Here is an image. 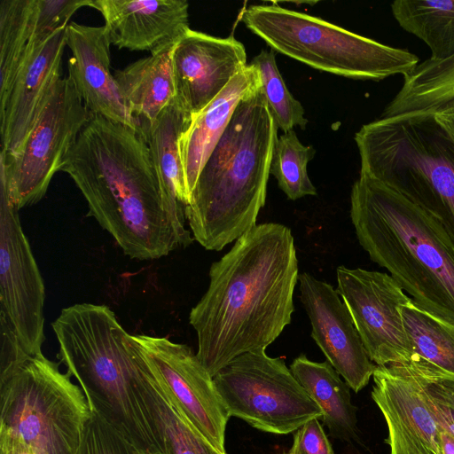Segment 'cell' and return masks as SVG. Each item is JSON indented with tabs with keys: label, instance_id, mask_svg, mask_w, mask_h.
Here are the masks:
<instances>
[{
	"label": "cell",
	"instance_id": "cell-22",
	"mask_svg": "<svg viewBox=\"0 0 454 454\" xmlns=\"http://www.w3.org/2000/svg\"><path fill=\"white\" fill-rule=\"evenodd\" d=\"M290 370L320 407L321 419L330 434L345 442L356 439L357 409L351 401V388L331 364L328 361L314 362L301 354L292 362Z\"/></svg>",
	"mask_w": 454,
	"mask_h": 454
},
{
	"label": "cell",
	"instance_id": "cell-39",
	"mask_svg": "<svg viewBox=\"0 0 454 454\" xmlns=\"http://www.w3.org/2000/svg\"><path fill=\"white\" fill-rule=\"evenodd\" d=\"M283 454H304L295 435H294V441L290 450Z\"/></svg>",
	"mask_w": 454,
	"mask_h": 454
},
{
	"label": "cell",
	"instance_id": "cell-5",
	"mask_svg": "<svg viewBox=\"0 0 454 454\" xmlns=\"http://www.w3.org/2000/svg\"><path fill=\"white\" fill-rule=\"evenodd\" d=\"M58 356L95 409L142 450L166 453L148 395L149 371L106 305L76 303L51 324Z\"/></svg>",
	"mask_w": 454,
	"mask_h": 454
},
{
	"label": "cell",
	"instance_id": "cell-31",
	"mask_svg": "<svg viewBox=\"0 0 454 454\" xmlns=\"http://www.w3.org/2000/svg\"><path fill=\"white\" fill-rule=\"evenodd\" d=\"M404 364L422 387L439 425L454 434V375L419 358Z\"/></svg>",
	"mask_w": 454,
	"mask_h": 454
},
{
	"label": "cell",
	"instance_id": "cell-1",
	"mask_svg": "<svg viewBox=\"0 0 454 454\" xmlns=\"http://www.w3.org/2000/svg\"><path fill=\"white\" fill-rule=\"evenodd\" d=\"M298 271L291 230L275 223L256 224L212 263L189 315L196 356L212 377L237 356L265 350L291 323Z\"/></svg>",
	"mask_w": 454,
	"mask_h": 454
},
{
	"label": "cell",
	"instance_id": "cell-17",
	"mask_svg": "<svg viewBox=\"0 0 454 454\" xmlns=\"http://www.w3.org/2000/svg\"><path fill=\"white\" fill-rule=\"evenodd\" d=\"M67 46L66 27L46 42L27 45L5 102L0 106L1 151L10 153L22 144L61 79Z\"/></svg>",
	"mask_w": 454,
	"mask_h": 454
},
{
	"label": "cell",
	"instance_id": "cell-10",
	"mask_svg": "<svg viewBox=\"0 0 454 454\" xmlns=\"http://www.w3.org/2000/svg\"><path fill=\"white\" fill-rule=\"evenodd\" d=\"M91 114L68 77L52 89L31 130L10 153H0V187L18 210L40 201Z\"/></svg>",
	"mask_w": 454,
	"mask_h": 454
},
{
	"label": "cell",
	"instance_id": "cell-30",
	"mask_svg": "<svg viewBox=\"0 0 454 454\" xmlns=\"http://www.w3.org/2000/svg\"><path fill=\"white\" fill-rule=\"evenodd\" d=\"M250 64L258 72L262 93L278 128L284 133L296 126L304 129L308 124L304 109L288 90L277 67L274 51L262 50Z\"/></svg>",
	"mask_w": 454,
	"mask_h": 454
},
{
	"label": "cell",
	"instance_id": "cell-4",
	"mask_svg": "<svg viewBox=\"0 0 454 454\" xmlns=\"http://www.w3.org/2000/svg\"><path fill=\"white\" fill-rule=\"evenodd\" d=\"M350 217L361 247L422 309L454 325V247L407 198L360 174Z\"/></svg>",
	"mask_w": 454,
	"mask_h": 454
},
{
	"label": "cell",
	"instance_id": "cell-11",
	"mask_svg": "<svg viewBox=\"0 0 454 454\" xmlns=\"http://www.w3.org/2000/svg\"><path fill=\"white\" fill-rule=\"evenodd\" d=\"M125 340L169 401L219 451L227 454L225 430L231 416L213 377L192 348L166 337L127 333Z\"/></svg>",
	"mask_w": 454,
	"mask_h": 454
},
{
	"label": "cell",
	"instance_id": "cell-20",
	"mask_svg": "<svg viewBox=\"0 0 454 454\" xmlns=\"http://www.w3.org/2000/svg\"><path fill=\"white\" fill-rule=\"evenodd\" d=\"M260 82L251 64L192 120L179 138V152L189 198L214 148L225 131L241 98ZM190 201V200H189Z\"/></svg>",
	"mask_w": 454,
	"mask_h": 454
},
{
	"label": "cell",
	"instance_id": "cell-38",
	"mask_svg": "<svg viewBox=\"0 0 454 454\" xmlns=\"http://www.w3.org/2000/svg\"><path fill=\"white\" fill-rule=\"evenodd\" d=\"M436 117L454 135V110L436 114Z\"/></svg>",
	"mask_w": 454,
	"mask_h": 454
},
{
	"label": "cell",
	"instance_id": "cell-3",
	"mask_svg": "<svg viewBox=\"0 0 454 454\" xmlns=\"http://www.w3.org/2000/svg\"><path fill=\"white\" fill-rule=\"evenodd\" d=\"M278 129L259 82L238 104L184 209L193 239L207 250L220 251L256 225Z\"/></svg>",
	"mask_w": 454,
	"mask_h": 454
},
{
	"label": "cell",
	"instance_id": "cell-23",
	"mask_svg": "<svg viewBox=\"0 0 454 454\" xmlns=\"http://www.w3.org/2000/svg\"><path fill=\"white\" fill-rule=\"evenodd\" d=\"M454 110V55L428 59L403 75V82L380 118Z\"/></svg>",
	"mask_w": 454,
	"mask_h": 454
},
{
	"label": "cell",
	"instance_id": "cell-29",
	"mask_svg": "<svg viewBox=\"0 0 454 454\" xmlns=\"http://www.w3.org/2000/svg\"><path fill=\"white\" fill-rule=\"evenodd\" d=\"M315 155V149L304 145L294 129L278 137L270 166V174L288 199L295 200L307 195H316L307 166Z\"/></svg>",
	"mask_w": 454,
	"mask_h": 454
},
{
	"label": "cell",
	"instance_id": "cell-21",
	"mask_svg": "<svg viewBox=\"0 0 454 454\" xmlns=\"http://www.w3.org/2000/svg\"><path fill=\"white\" fill-rule=\"evenodd\" d=\"M175 46L140 59L114 74L138 124L153 123L176 100L172 67Z\"/></svg>",
	"mask_w": 454,
	"mask_h": 454
},
{
	"label": "cell",
	"instance_id": "cell-32",
	"mask_svg": "<svg viewBox=\"0 0 454 454\" xmlns=\"http://www.w3.org/2000/svg\"><path fill=\"white\" fill-rule=\"evenodd\" d=\"M90 410L77 454H142L128 434L99 411Z\"/></svg>",
	"mask_w": 454,
	"mask_h": 454
},
{
	"label": "cell",
	"instance_id": "cell-8",
	"mask_svg": "<svg viewBox=\"0 0 454 454\" xmlns=\"http://www.w3.org/2000/svg\"><path fill=\"white\" fill-rule=\"evenodd\" d=\"M0 427L34 454H77L91 410L81 387L43 352L0 372Z\"/></svg>",
	"mask_w": 454,
	"mask_h": 454
},
{
	"label": "cell",
	"instance_id": "cell-36",
	"mask_svg": "<svg viewBox=\"0 0 454 454\" xmlns=\"http://www.w3.org/2000/svg\"><path fill=\"white\" fill-rule=\"evenodd\" d=\"M0 454H34V451L18 434L0 427Z\"/></svg>",
	"mask_w": 454,
	"mask_h": 454
},
{
	"label": "cell",
	"instance_id": "cell-24",
	"mask_svg": "<svg viewBox=\"0 0 454 454\" xmlns=\"http://www.w3.org/2000/svg\"><path fill=\"white\" fill-rule=\"evenodd\" d=\"M191 122L192 117L176 100L153 123L138 124V131L149 147L164 193L184 207L190 198L180 157L179 138Z\"/></svg>",
	"mask_w": 454,
	"mask_h": 454
},
{
	"label": "cell",
	"instance_id": "cell-40",
	"mask_svg": "<svg viewBox=\"0 0 454 454\" xmlns=\"http://www.w3.org/2000/svg\"><path fill=\"white\" fill-rule=\"evenodd\" d=\"M142 454H166L160 451H147V450H142Z\"/></svg>",
	"mask_w": 454,
	"mask_h": 454
},
{
	"label": "cell",
	"instance_id": "cell-26",
	"mask_svg": "<svg viewBox=\"0 0 454 454\" xmlns=\"http://www.w3.org/2000/svg\"><path fill=\"white\" fill-rule=\"evenodd\" d=\"M400 313L414 357L454 375V325L428 312L411 297Z\"/></svg>",
	"mask_w": 454,
	"mask_h": 454
},
{
	"label": "cell",
	"instance_id": "cell-9",
	"mask_svg": "<svg viewBox=\"0 0 454 454\" xmlns=\"http://www.w3.org/2000/svg\"><path fill=\"white\" fill-rule=\"evenodd\" d=\"M213 380L230 416L258 430L288 434L323 417L285 361L264 349L237 356Z\"/></svg>",
	"mask_w": 454,
	"mask_h": 454
},
{
	"label": "cell",
	"instance_id": "cell-16",
	"mask_svg": "<svg viewBox=\"0 0 454 454\" xmlns=\"http://www.w3.org/2000/svg\"><path fill=\"white\" fill-rule=\"evenodd\" d=\"M247 66L245 46L234 36L216 37L190 28L172 55L177 103L192 120Z\"/></svg>",
	"mask_w": 454,
	"mask_h": 454
},
{
	"label": "cell",
	"instance_id": "cell-7",
	"mask_svg": "<svg viewBox=\"0 0 454 454\" xmlns=\"http://www.w3.org/2000/svg\"><path fill=\"white\" fill-rule=\"evenodd\" d=\"M242 20L273 51L313 68L352 79L380 81L404 75L419 64V58L407 50L383 44L277 3L250 5Z\"/></svg>",
	"mask_w": 454,
	"mask_h": 454
},
{
	"label": "cell",
	"instance_id": "cell-13",
	"mask_svg": "<svg viewBox=\"0 0 454 454\" xmlns=\"http://www.w3.org/2000/svg\"><path fill=\"white\" fill-rule=\"evenodd\" d=\"M18 211L0 187V317L32 356L45 340V288Z\"/></svg>",
	"mask_w": 454,
	"mask_h": 454
},
{
	"label": "cell",
	"instance_id": "cell-6",
	"mask_svg": "<svg viewBox=\"0 0 454 454\" xmlns=\"http://www.w3.org/2000/svg\"><path fill=\"white\" fill-rule=\"evenodd\" d=\"M360 174L429 214L454 247V135L431 113L379 118L355 135Z\"/></svg>",
	"mask_w": 454,
	"mask_h": 454
},
{
	"label": "cell",
	"instance_id": "cell-18",
	"mask_svg": "<svg viewBox=\"0 0 454 454\" xmlns=\"http://www.w3.org/2000/svg\"><path fill=\"white\" fill-rule=\"evenodd\" d=\"M68 78L92 115L138 130L110 71V41L104 26L91 27L71 22L66 27Z\"/></svg>",
	"mask_w": 454,
	"mask_h": 454
},
{
	"label": "cell",
	"instance_id": "cell-28",
	"mask_svg": "<svg viewBox=\"0 0 454 454\" xmlns=\"http://www.w3.org/2000/svg\"><path fill=\"white\" fill-rule=\"evenodd\" d=\"M148 395L167 454H223L169 401L150 370Z\"/></svg>",
	"mask_w": 454,
	"mask_h": 454
},
{
	"label": "cell",
	"instance_id": "cell-12",
	"mask_svg": "<svg viewBox=\"0 0 454 454\" xmlns=\"http://www.w3.org/2000/svg\"><path fill=\"white\" fill-rule=\"evenodd\" d=\"M337 292L347 306L370 359L377 366L404 364L414 357L400 308L408 300L384 272L340 266Z\"/></svg>",
	"mask_w": 454,
	"mask_h": 454
},
{
	"label": "cell",
	"instance_id": "cell-33",
	"mask_svg": "<svg viewBox=\"0 0 454 454\" xmlns=\"http://www.w3.org/2000/svg\"><path fill=\"white\" fill-rule=\"evenodd\" d=\"M92 0H34L32 33L29 44L46 42L67 27L73 14L80 8L91 6Z\"/></svg>",
	"mask_w": 454,
	"mask_h": 454
},
{
	"label": "cell",
	"instance_id": "cell-34",
	"mask_svg": "<svg viewBox=\"0 0 454 454\" xmlns=\"http://www.w3.org/2000/svg\"><path fill=\"white\" fill-rule=\"evenodd\" d=\"M304 454H334L317 419H312L294 434Z\"/></svg>",
	"mask_w": 454,
	"mask_h": 454
},
{
	"label": "cell",
	"instance_id": "cell-2",
	"mask_svg": "<svg viewBox=\"0 0 454 454\" xmlns=\"http://www.w3.org/2000/svg\"><path fill=\"white\" fill-rule=\"evenodd\" d=\"M60 170L82 192L88 215L130 258L159 259L193 241L185 207L164 193L138 130L91 115Z\"/></svg>",
	"mask_w": 454,
	"mask_h": 454
},
{
	"label": "cell",
	"instance_id": "cell-14",
	"mask_svg": "<svg viewBox=\"0 0 454 454\" xmlns=\"http://www.w3.org/2000/svg\"><path fill=\"white\" fill-rule=\"evenodd\" d=\"M299 281L311 337L350 388L359 392L377 365L370 359L347 306L330 284L307 272L299 276Z\"/></svg>",
	"mask_w": 454,
	"mask_h": 454
},
{
	"label": "cell",
	"instance_id": "cell-37",
	"mask_svg": "<svg viewBox=\"0 0 454 454\" xmlns=\"http://www.w3.org/2000/svg\"><path fill=\"white\" fill-rule=\"evenodd\" d=\"M440 437L442 454H454V434L440 426Z\"/></svg>",
	"mask_w": 454,
	"mask_h": 454
},
{
	"label": "cell",
	"instance_id": "cell-19",
	"mask_svg": "<svg viewBox=\"0 0 454 454\" xmlns=\"http://www.w3.org/2000/svg\"><path fill=\"white\" fill-rule=\"evenodd\" d=\"M111 44L151 54L175 46L189 31L185 0H95Z\"/></svg>",
	"mask_w": 454,
	"mask_h": 454
},
{
	"label": "cell",
	"instance_id": "cell-35",
	"mask_svg": "<svg viewBox=\"0 0 454 454\" xmlns=\"http://www.w3.org/2000/svg\"><path fill=\"white\" fill-rule=\"evenodd\" d=\"M1 325V363L0 372L18 365L30 357L22 348L17 335L6 322L0 317Z\"/></svg>",
	"mask_w": 454,
	"mask_h": 454
},
{
	"label": "cell",
	"instance_id": "cell-25",
	"mask_svg": "<svg viewBox=\"0 0 454 454\" xmlns=\"http://www.w3.org/2000/svg\"><path fill=\"white\" fill-rule=\"evenodd\" d=\"M391 11L401 27L428 46L430 59L454 55V0H395Z\"/></svg>",
	"mask_w": 454,
	"mask_h": 454
},
{
	"label": "cell",
	"instance_id": "cell-15",
	"mask_svg": "<svg viewBox=\"0 0 454 454\" xmlns=\"http://www.w3.org/2000/svg\"><path fill=\"white\" fill-rule=\"evenodd\" d=\"M372 398L387 427L389 454H442L440 425L405 364L377 366Z\"/></svg>",
	"mask_w": 454,
	"mask_h": 454
},
{
	"label": "cell",
	"instance_id": "cell-27",
	"mask_svg": "<svg viewBox=\"0 0 454 454\" xmlns=\"http://www.w3.org/2000/svg\"><path fill=\"white\" fill-rule=\"evenodd\" d=\"M34 0L0 2V106L11 90L32 33Z\"/></svg>",
	"mask_w": 454,
	"mask_h": 454
}]
</instances>
